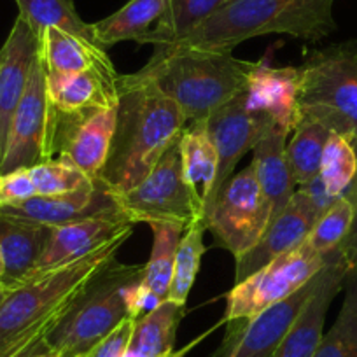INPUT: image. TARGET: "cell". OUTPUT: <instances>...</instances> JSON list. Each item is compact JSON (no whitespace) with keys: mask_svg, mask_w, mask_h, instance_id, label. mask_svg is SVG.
I'll list each match as a JSON object with an SVG mask.
<instances>
[{"mask_svg":"<svg viewBox=\"0 0 357 357\" xmlns=\"http://www.w3.org/2000/svg\"><path fill=\"white\" fill-rule=\"evenodd\" d=\"M336 0H222L193 32L172 46L231 53L238 44L270 33L317 43L336 30Z\"/></svg>","mask_w":357,"mask_h":357,"instance_id":"obj_2","label":"cell"},{"mask_svg":"<svg viewBox=\"0 0 357 357\" xmlns=\"http://www.w3.org/2000/svg\"><path fill=\"white\" fill-rule=\"evenodd\" d=\"M319 273L287 300L266 308L249 321L228 324L225 357H273L277 347L314 294Z\"/></svg>","mask_w":357,"mask_h":357,"instance_id":"obj_14","label":"cell"},{"mask_svg":"<svg viewBox=\"0 0 357 357\" xmlns=\"http://www.w3.org/2000/svg\"><path fill=\"white\" fill-rule=\"evenodd\" d=\"M328 257L315 252L307 242L275 257L231 287L226 294L222 322L235 324L249 321L266 308L287 300L321 272Z\"/></svg>","mask_w":357,"mask_h":357,"instance_id":"obj_7","label":"cell"},{"mask_svg":"<svg viewBox=\"0 0 357 357\" xmlns=\"http://www.w3.org/2000/svg\"><path fill=\"white\" fill-rule=\"evenodd\" d=\"M16 4L20 9L18 16L29 23L39 39L44 30L53 26L72 33L86 43L100 46L95 39L93 23H86L79 16L74 0H16Z\"/></svg>","mask_w":357,"mask_h":357,"instance_id":"obj_27","label":"cell"},{"mask_svg":"<svg viewBox=\"0 0 357 357\" xmlns=\"http://www.w3.org/2000/svg\"><path fill=\"white\" fill-rule=\"evenodd\" d=\"M319 218V208L298 188L286 208L268 225L256 245L235 259V284L252 275L275 257L303 245Z\"/></svg>","mask_w":357,"mask_h":357,"instance_id":"obj_15","label":"cell"},{"mask_svg":"<svg viewBox=\"0 0 357 357\" xmlns=\"http://www.w3.org/2000/svg\"><path fill=\"white\" fill-rule=\"evenodd\" d=\"M186 125L181 107L160 89L135 74L119 75L114 139L95 184L112 197L135 188L177 146Z\"/></svg>","mask_w":357,"mask_h":357,"instance_id":"obj_1","label":"cell"},{"mask_svg":"<svg viewBox=\"0 0 357 357\" xmlns=\"http://www.w3.org/2000/svg\"><path fill=\"white\" fill-rule=\"evenodd\" d=\"M51 228L0 215V250L4 275L0 284L13 289L32 273L50 238Z\"/></svg>","mask_w":357,"mask_h":357,"instance_id":"obj_24","label":"cell"},{"mask_svg":"<svg viewBox=\"0 0 357 357\" xmlns=\"http://www.w3.org/2000/svg\"><path fill=\"white\" fill-rule=\"evenodd\" d=\"M168 0H130L119 11L93 23L95 39L104 50L125 40L142 44L167 9Z\"/></svg>","mask_w":357,"mask_h":357,"instance_id":"obj_26","label":"cell"},{"mask_svg":"<svg viewBox=\"0 0 357 357\" xmlns=\"http://www.w3.org/2000/svg\"><path fill=\"white\" fill-rule=\"evenodd\" d=\"M319 178L333 200L354 190L357 181V153L349 140L336 133L329 135Z\"/></svg>","mask_w":357,"mask_h":357,"instance_id":"obj_32","label":"cell"},{"mask_svg":"<svg viewBox=\"0 0 357 357\" xmlns=\"http://www.w3.org/2000/svg\"><path fill=\"white\" fill-rule=\"evenodd\" d=\"M39 37L18 16L0 47V160L4 153L11 118L25 93L33 61L39 54Z\"/></svg>","mask_w":357,"mask_h":357,"instance_id":"obj_17","label":"cell"},{"mask_svg":"<svg viewBox=\"0 0 357 357\" xmlns=\"http://www.w3.org/2000/svg\"><path fill=\"white\" fill-rule=\"evenodd\" d=\"M289 135L291 133L287 130L272 126L252 149L250 165L254 168L261 191L270 205V212H272L270 222L275 221L277 215L286 208L298 186L286 154Z\"/></svg>","mask_w":357,"mask_h":357,"instance_id":"obj_21","label":"cell"},{"mask_svg":"<svg viewBox=\"0 0 357 357\" xmlns=\"http://www.w3.org/2000/svg\"><path fill=\"white\" fill-rule=\"evenodd\" d=\"M54 142L56 112L47 98L46 70L37 54L25 93L11 118L0 174L54 160Z\"/></svg>","mask_w":357,"mask_h":357,"instance_id":"obj_10","label":"cell"},{"mask_svg":"<svg viewBox=\"0 0 357 357\" xmlns=\"http://www.w3.org/2000/svg\"><path fill=\"white\" fill-rule=\"evenodd\" d=\"M338 250L342 252L343 259L349 264V270L357 272V200H356V214H354L352 226H350L349 235L345 236V240L342 242V245L338 247Z\"/></svg>","mask_w":357,"mask_h":357,"instance_id":"obj_37","label":"cell"},{"mask_svg":"<svg viewBox=\"0 0 357 357\" xmlns=\"http://www.w3.org/2000/svg\"><path fill=\"white\" fill-rule=\"evenodd\" d=\"M342 289L345 296L338 317L324 333L314 357H357V272H347Z\"/></svg>","mask_w":357,"mask_h":357,"instance_id":"obj_31","label":"cell"},{"mask_svg":"<svg viewBox=\"0 0 357 357\" xmlns=\"http://www.w3.org/2000/svg\"><path fill=\"white\" fill-rule=\"evenodd\" d=\"M130 226L133 225L125 219H86L51 228L46 247L29 277L51 272L61 264L86 256Z\"/></svg>","mask_w":357,"mask_h":357,"instance_id":"obj_19","label":"cell"},{"mask_svg":"<svg viewBox=\"0 0 357 357\" xmlns=\"http://www.w3.org/2000/svg\"><path fill=\"white\" fill-rule=\"evenodd\" d=\"M33 186H36L37 197H56V195H67L77 191L88 184L95 183L81 170L61 160H50L44 163L30 167Z\"/></svg>","mask_w":357,"mask_h":357,"instance_id":"obj_34","label":"cell"},{"mask_svg":"<svg viewBox=\"0 0 357 357\" xmlns=\"http://www.w3.org/2000/svg\"><path fill=\"white\" fill-rule=\"evenodd\" d=\"M347 272H349V264L343 259L342 252L336 249L335 252L329 254L328 263L319 273V282L314 294L293 322L280 345L277 347L273 357H314L324 336L326 315L336 294L342 291Z\"/></svg>","mask_w":357,"mask_h":357,"instance_id":"obj_16","label":"cell"},{"mask_svg":"<svg viewBox=\"0 0 357 357\" xmlns=\"http://www.w3.org/2000/svg\"><path fill=\"white\" fill-rule=\"evenodd\" d=\"M354 214H356V198L350 195L336 198L315 221L307 243L321 256H329L335 252L349 235Z\"/></svg>","mask_w":357,"mask_h":357,"instance_id":"obj_33","label":"cell"},{"mask_svg":"<svg viewBox=\"0 0 357 357\" xmlns=\"http://www.w3.org/2000/svg\"><path fill=\"white\" fill-rule=\"evenodd\" d=\"M58 356H60V354H58L56 350L51 349V347L47 345V342H44L43 345L37 347V349L33 350V352L26 354L25 357H58Z\"/></svg>","mask_w":357,"mask_h":357,"instance_id":"obj_39","label":"cell"},{"mask_svg":"<svg viewBox=\"0 0 357 357\" xmlns=\"http://www.w3.org/2000/svg\"><path fill=\"white\" fill-rule=\"evenodd\" d=\"M9 287H6L4 284H0V303H2V301H4V298L8 296V293H9Z\"/></svg>","mask_w":357,"mask_h":357,"instance_id":"obj_40","label":"cell"},{"mask_svg":"<svg viewBox=\"0 0 357 357\" xmlns=\"http://www.w3.org/2000/svg\"><path fill=\"white\" fill-rule=\"evenodd\" d=\"M205 126L218 151V178L208 204L211 208L221 188L235 174L238 161L254 149L275 123L272 116L257 104L247 84L240 93L214 109L205 119Z\"/></svg>","mask_w":357,"mask_h":357,"instance_id":"obj_11","label":"cell"},{"mask_svg":"<svg viewBox=\"0 0 357 357\" xmlns=\"http://www.w3.org/2000/svg\"><path fill=\"white\" fill-rule=\"evenodd\" d=\"M114 198L121 215L132 225L146 222L149 226L178 225L188 228L195 219H204L184 183L177 146L161 158L142 183Z\"/></svg>","mask_w":357,"mask_h":357,"instance_id":"obj_9","label":"cell"},{"mask_svg":"<svg viewBox=\"0 0 357 357\" xmlns=\"http://www.w3.org/2000/svg\"><path fill=\"white\" fill-rule=\"evenodd\" d=\"M256 67L257 61L231 53L158 46L135 75L172 98L190 125L205 121L214 109L240 93Z\"/></svg>","mask_w":357,"mask_h":357,"instance_id":"obj_3","label":"cell"},{"mask_svg":"<svg viewBox=\"0 0 357 357\" xmlns=\"http://www.w3.org/2000/svg\"><path fill=\"white\" fill-rule=\"evenodd\" d=\"M151 229L154 236L153 249L149 261L142 268V275L132 291V319L142 317L168 298L174 275L175 250L186 228L178 225H151Z\"/></svg>","mask_w":357,"mask_h":357,"instance_id":"obj_20","label":"cell"},{"mask_svg":"<svg viewBox=\"0 0 357 357\" xmlns=\"http://www.w3.org/2000/svg\"><path fill=\"white\" fill-rule=\"evenodd\" d=\"M132 233L133 226H130L86 256L51 272L29 277L13 287L0 303V347L8 345L36 326L61 317L82 287L105 264L116 259L118 250Z\"/></svg>","mask_w":357,"mask_h":357,"instance_id":"obj_4","label":"cell"},{"mask_svg":"<svg viewBox=\"0 0 357 357\" xmlns=\"http://www.w3.org/2000/svg\"><path fill=\"white\" fill-rule=\"evenodd\" d=\"M2 275H4V259H2V250H0V280H2Z\"/></svg>","mask_w":357,"mask_h":357,"instance_id":"obj_41","label":"cell"},{"mask_svg":"<svg viewBox=\"0 0 357 357\" xmlns=\"http://www.w3.org/2000/svg\"><path fill=\"white\" fill-rule=\"evenodd\" d=\"M118 105L82 118L56 116L54 158L81 170L91 181H97L114 139Z\"/></svg>","mask_w":357,"mask_h":357,"instance_id":"obj_12","label":"cell"},{"mask_svg":"<svg viewBox=\"0 0 357 357\" xmlns=\"http://www.w3.org/2000/svg\"><path fill=\"white\" fill-rule=\"evenodd\" d=\"M298 72L301 119L321 123L357 153V40L308 51ZM347 195L357 197V181Z\"/></svg>","mask_w":357,"mask_h":357,"instance_id":"obj_6","label":"cell"},{"mask_svg":"<svg viewBox=\"0 0 357 357\" xmlns=\"http://www.w3.org/2000/svg\"><path fill=\"white\" fill-rule=\"evenodd\" d=\"M207 231L204 219H195L178 240L177 250L174 257V275H172L170 291L167 300L175 301L186 307L188 296L195 286L198 272H200L202 257H204L205 247L204 236Z\"/></svg>","mask_w":357,"mask_h":357,"instance_id":"obj_30","label":"cell"},{"mask_svg":"<svg viewBox=\"0 0 357 357\" xmlns=\"http://www.w3.org/2000/svg\"><path fill=\"white\" fill-rule=\"evenodd\" d=\"M0 215L47 228L72 225L86 219H125L119 212L116 198L95 183L67 195L33 197L22 204L0 207Z\"/></svg>","mask_w":357,"mask_h":357,"instance_id":"obj_13","label":"cell"},{"mask_svg":"<svg viewBox=\"0 0 357 357\" xmlns=\"http://www.w3.org/2000/svg\"><path fill=\"white\" fill-rule=\"evenodd\" d=\"M132 328L133 319H126V321L121 322L111 335L105 336V338L88 354V357H123L125 356L126 347H128Z\"/></svg>","mask_w":357,"mask_h":357,"instance_id":"obj_36","label":"cell"},{"mask_svg":"<svg viewBox=\"0 0 357 357\" xmlns=\"http://www.w3.org/2000/svg\"><path fill=\"white\" fill-rule=\"evenodd\" d=\"M39 56L47 72H56V74L97 72L105 77H119L107 50L53 26L44 30L40 36Z\"/></svg>","mask_w":357,"mask_h":357,"instance_id":"obj_22","label":"cell"},{"mask_svg":"<svg viewBox=\"0 0 357 357\" xmlns=\"http://www.w3.org/2000/svg\"><path fill=\"white\" fill-rule=\"evenodd\" d=\"M222 0H168L167 9L142 44L172 46L205 22Z\"/></svg>","mask_w":357,"mask_h":357,"instance_id":"obj_28","label":"cell"},{"mask_svg":"<svg viewBox=\"0 0 357 357\" xmlns=\"http://www.w3.org/2000/svg\"><path fill=\"white\" fill-rule=\"evenodd\" d=\"M46 89L58 118H82L119 104V77L111 79L97 72L46 70Z\"/></svg>","mask_w":357,"mask_h":357,"instance_id":"obj_18","label":"cell"},{"mask_svg":"<svg viewBox=\"0 0 357 357\" xmlns=\"http://www.w3.org/2000/svg\"><path fill=\"white\" fill-rule=\"evenodd\" d=\"M177 147L181 154V170H183L184 183L202 218L205 219L215 186V178H218V151L212 144L205 121L186 125Z\"/></svg>","mask_w":357,"mask_h":357,"instance_id":"obj_23","label":"cell"},{"mask_svg":"<svg viewBox=\"0 0 357 357\" xmlns=\"http://www.w3.org/2000/svg\"><path fill=\"white\" fill-rule=\"evenodd\" d=\"M270 205L261 191L252 165L233 174L205 214V226L215 243L240 257L252 249L270 225Z\"/></svg>","mask_w":357,"mask_h":357,"instance_id":"obj_8","label":"cell"},{"mask_svg":"<svg viewBox=\"0 0 357 357\" xmlns=\"http://www.w3.org/2000/svg\"><path fill=\"white\" fill-rule=\"evenodd\" d=\"M184 308V305L165 300L142 317L133 319L132 335L123 357H161L172 352Z\"/></svg>","mask_w":357,"mask_h":357,"instance_id":"obj_25","label":"cell"},{"mask_svg":"<svg viewBox=\"0 0 357 357\" xmlns=\"http://www.w3.org/2000/svg\"><path fill=\"white\" fill-rule=\"evenodd\" d=\"M291 133L293 137L286 146L287 161L296 184L303 186L314 181L321 172L324 147L331 132L321 123L303 118Z\"/></svg>","mask_w":357,"mask_h":357,"instance_id":"obj_29","label":"cell"},{"mask_svg":"<svg viewBox=\"0 0 357 357\" xmlns=\"http://www.w3.org/2000/svg\"><path fill=\"white\" fill-rule=\"evenodd\" d=\"M58 357H88V356H61V354H60Z\"/></svg>","mask_w":357,"mask_h":357,"instance_id":"obj_42","label":"cell"},{"mask_svg":"<svg viewBox=\"0 0 357 357\" xmlns=\"http://www.w3.org/2000/svg\"><path fill=\"white\" fill-rule=\"evenodd\" d=\"M142 268L116 259L105 264L51 329L47 345L61 356H88L121 322L132 319L130 300Z\"/></svg>","mask_w":357,"mask_h":357,"instance_id":"obj_5","label":"cell"},{"mask_svg":"<svg viewBox=\"0 0 357 357\" xmlns=\"http://www.w3.org/2000/svg\"><path fill=\"white\" fill-rule=\"evenodd\" d=\"M214 329H215V328H212L211 331L204 333V335H202V336H198L197 340H193V342H191V343H188V345H186V347H183V349H178V350H175V349H174V350H172V352H168V354H163V356H161V357H184V356H186L188 352H190V350H193L195 347H197L198 343L202 342V340H204V338H207V336L211 335V333L214 331Z\"/></svg>","mask_w":357,"mask_h":357,"instance_id":"obj_38","label":"cell"},{"mask_svg":"<svg viewBox=\"0 0 357 357\" xmlns=\"http://www.w3.org/2000/svg\"><path fill=\"white\" fill-rule=\"evenodd\" d=\"M33 197H37V191L30 168H18L8 174H0V207L22 204Z\"/></svg>","mask_w":357,"mask_h":357,"instance_id":"obj_35","label":"cell"}]
</instances>
